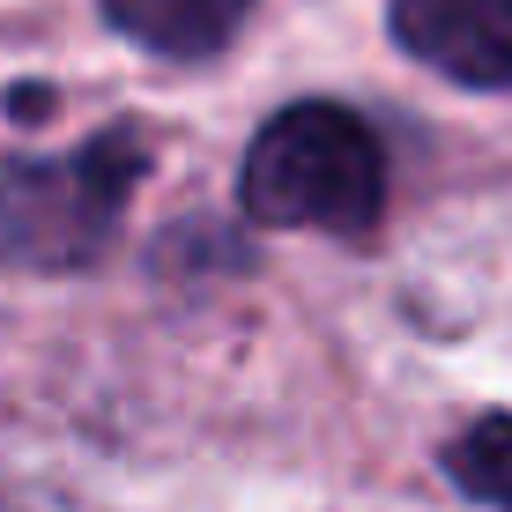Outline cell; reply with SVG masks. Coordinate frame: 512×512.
<instances>
[{
	"mask_svg": "<svg viewBox=\"0 0 512 512\" xmlns=\"http://www.w3.org/2000/svg\"><path fill=\"white\" fill-rule=\"evenodd\" d=\"M245 208L268 231L372 238L386 216V156L342 104H290L245 149Z\"/></svg>",
	"mask_w": 512,
	"mask_h": 512,
	"instance_id": "obj_1",
	"label": "cell"
},
{
	"mask_svg": "<svg viewBox=\"0 0 512 512\" xmlns=\"http://www.w3.org/2000/svg\"><path fill=\"white\" fill-rule=\"evenodd\" d=\"M141 164H149V141L134 127H112L67 156H8L0 164V253L45 275L90 268L127 216Z\"/></svg>",
	"mask_w": 512,
	"mask_h": 512,
	"instance_id": "obj_2",
	"label": "cell"
},
{
	"mask_svg": "<svg viewBox=\"0 0 512 512\" xmlns=\"http://www.w3.org/2000/svg\"><path fill=\"white\" fill-rule=\"evenodd\" d=\"M394 38L446 82H512V0H394Z\"/></svg>",
	"mask_w": 512,
	"mask_h": 512,
	"instance_id": "obj_3",
	"label": "cell"
},
{
	"mask_svg": "<svg viewBox=\"0 0 512 512\" xmlns=\"http://www.w3.org/2000/svg\"><path fill=\"white\" fill-rule=\"evenodd\" d=\"M245 8L253 0H104L119 38H134L141 52H164V60H208L238 38Z\"/></svg>",
	"mask_w": 512,
	"mask_h": 512,
	"instance_id": "obj_4",
	"label": "cell"
},
{
	"mask_svg": "<svg viewBox=\"0 0 512 512\" xmlns=\"http://www.w3.org/2000/svg\"><path fill=\"white\" fill-rule=\"evenodd\" d=\"M446 475L468 490L475 505L512 512V416H475L446 446Z\"/></svg>",
	"mask_w": 512,
	"mask_h": 512,
	"instance_id": "obj_5",
	"label": "cell"
}]
</instances>
